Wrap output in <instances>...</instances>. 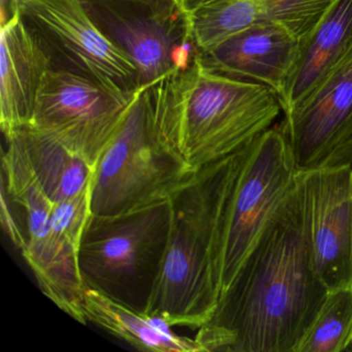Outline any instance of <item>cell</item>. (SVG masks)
<instances>
[{
    "mask_svg": "<svg viewBox=\"0 0 352 352\" xmlns=\"http://www.w3.org/2000/svg\"><path fill=\"white\" fill-rule=\"evenodd\" d=\"M42 46L51 69L86 78L131 100L142 89L131 59L94 23L80 0H12Z\"/></svg>",
    "mask_w": 352,
    "mask_h": 352,
    "instance_id": "obj_6",
    "label": "cell"
},
{
    "mask_svg": "<svg viewBox=\"0 0 352 352\" xmlns=\"http://www.w3.org/2000/svg\"><path fill=\"white\" fill-rule=\"evenodd\" d=\"M280 126L298 173L352 166V52Z\"/></svg>",
    "mask_w": 352,
    "mask_h": 352,
    "instance_id": "obj_11",
    "label": "cell"
},
{
    "mask_svg": "<svg viewBox=\"0 0 352 352\" xmlns=\"http://www.w3.org/2000/svg\"><path fill=\"white\" fill-rule=\"evenodd\" d=\"M104 36L137 67L142 88L188 67L197 51L178 0H80Z\"/></svg>",
    "mask_w": 352,
    "mask_h": 352,
    "instance_id": "obj_8",
    "label": "cell"
},
{
    "mask_svg": "<svg viewBox=\"0 0 352 352\" xmlns=\"http://www.w3.org/2000/svg\"><path fill=\"white\" fill-rule=\"evenodd\" d=\"M337 0H213L188 14L197 51L208 50L228 36L261 23L280 24L302 46Z\"/></svg>",
    "mask_w": 352,
    "mask_h": 352,
    "instance_id": "obj_14",
    "label": "cell"
},
{
    "mask_svg": "<svg viewBox=\"0 0 352 352\" xmlns=\"http://www.w3.org/2000/svg\"><path fill=\"white\" fill-rule=\"evenodd\" d=\"M6 142L1 186L12 203L25 214L26 245L22 255L45 296L78 322L86 324L82 307L86 287L80 275L78 250L53 230V201L41 188L19 144L13 138H6Z\"/></svg>",
    "mask_w": 352,
    "mask_h": 352,
    "instance_id": "obj_9",
    "label": "cell"
},
{
    "mask_svg": "<svg viewBox=\"0 0 352 352\" xmlns=\"http://www.w3.org/2000/svg\"><path fill=\"white\" fill-rule=\"evenodd\" d=\"M352 52V0H337L317 26L292 78L284 114L304 104Z\"/></svg>",
    "mask_w": 352,
    "mask_h": 352,
    "instance_id": "obj_16",
    "label": "cell"
},
{
    "mask_svg": "<svg viewBox=\"0 0 352 352\" xmlns=\"http://www.w3.org/2000/svg\"><path fill=\"white\" fill-rule=\"evenodd\" d=\"M92 214L90 186L75 197L53 203L51 226L59 238L79 251L82 236Z\"/></svg>",
    "mask_w": 352,
    "mask_h": 352,
    "instance_id": "obj_20",
    "label": "cell"
},
{
    "mask_svg": "<svg viewBox=\"0 0 352 352\" xmlns=\"http://www.w3.org/2000/svg\"></svg>",
    "mask_w": 352,
    "mask_h": 352,
    "instance_id": "obj_24",
    "label": "cell"
},
{
    "mask_svg": "<svg viewBox=\"0 0 352 352\" xmlns=\"http://www.w3.org/2000/svg\"><path fill=\"white\" fill-rule=\"evenodd\" d=\"M329 292L315 269L298 173L195 338L203 352H296Z\"/></svg>",
    "mask_w": 352,
    "mask_h": 352,
    "instance_id": "obj_1",
    "label": "cell"
},
{
    "mask_svg": "<svg viewBox=\"0 0 352 352\" xmlns=\"http://www.w3.org/2000/svg\"><path fill=\"white\" fill-rule=\"evenodd\" d=\"M170 199L114 215L92 214L78 251L84 285L147 312L170 234Z\"/></svg>",
    "mask_w": 352,
    "mask_h": 352,
    "instance_id": "obj_4",
    "label": "cell"
},
{
    "mask_svg": "<svg viewBox=\"0 0 352 352\" xmlns=\"http://www.w3.org/2000/svg\"><path fill=\"white\" fill-rule=\"evenodd\" d=\"M352 344V286L331 290L296 352H347Z\"/></svg>",
    "mask_w": 352,
    "mask_h": 352,
    "instance_id": "obj_19",
    "label": "cell"
},
{
    "mask_svg": "<svg viewBox=\"0 0 352 352\" xmlns=\"http://www.w3.org/2000/svg\"><path fill=\"white\" fill-rule=\"evenodd\" d=\"M5 138L16 140L45 195L63 201L91 186L96 166L67 149L60 142L30 126Z\"/></svg>",
    "mask_w": 352,
    "mask_h": 352,
    "instance_id": "obj_18",
    "label": "cell"
},
{
    "mask_svg": "<svg viewBox=\"0 0 352 352\" xmlns=\"http://www.w3.org/2000/svg\"><path fill=\"white\" fill-rule=\"evenodd\" d=\"M347 352H352V344L350 345V347L348 348Z\"/></svg>",
    "mask_w": 352,
    "mask_h": 352,
    "instance_id": "obj_23",
    "label": "cell"
},
{
    "mask_svg": "<svg viewBox=\"0 0 352 352\" xmlns=\"http://www.w3.org/2000/svg\"><path fill=\"white\" fill-rule=\"evenodd\" d=\"M243 149L199 168L170 197L168 246L146 312L170 327L199 329L217 308L222 236Z\"/></svg>",
    "mask_w": 352,
    "mask_h": 352,
    "instance_id": "obj_3",
    "label": "cell"
},
{
    "mask_svg": "<svg viewBox=\"0 0 352 352\" xmlns=\"http://www.w3.org/2000/svg\"><path fill=\"white\" fill-rule=\"evenodd\" d=\"M1 23L0 126L8 137L32 123L48 57L17 12Z\"/></svg>",
    "mask_w": 352,
    "mask_h": 352,
    "instance_id": "obj_15",
    "label": "cell"
},
{
    "mask_svg": "<svg viewBox=\"0 0 352 352\" xmlns=\"http://www.w3.org/2000/svg\"><path fill=\"white\" fill-rule=\"evenodd\" d=\"M281 112L271 88L207 71L197 55L151 87L154 138L191 172L240 151Z\"/></svg>",
    "mask_w": 352,
    "mask_h": 352,
    "instance_id": "obj_2",
    "label": "cell"
},
{
    "mask_svg": "<svg viewBox=\"0 0 352 352\" xmlns=\"http://www.w3.org/2000/svg\"><path fill=\"white\" fill-rule=\"evenodd\" d=\"M300 176L317 274L329 292L352 286V166Z\"/></svg>",
    "mask_w": 352,
    "mask_h": 352,
    "instance_id": "obj_12",
    "label": "cell"
},
{
    "mask_svg": "<svg viewBox=\"0 0 352 352\" xmlns=\"http://www.w3.org/2000/svg\"><path fill=\"white\" fill-rule=\"evenodd\" d=\"M178 1L183 11L186 14H189L195 11V10L211 3L213 0H178Z\"/></svg>",
    "mask_w": 352,
    "mask_h": 352,
    "instance_id": "obj_22",
    "label": "cell"
},
{
    "mask_svg": "<svg viewBox=\"0 0 352 352\" xmlns=\"http://www.w3.org/2000/svg\"><path fill=\"white\" fill-rule=\"evenodd\" d=\"M10 199L7 191L1 186V223L3 230L7 232L8 236L11 239L13 244L19 249L23 250L26 245V230H23L18 220L14 215L13 210L10 206Z\"/></svg>",
    "mask_w": 352,
    "mask_h": 352,
    "instance_id": "obj_21",
    "label": "cell"
},
{
    "mask_svg": "<svg viewBox=\"0 0 352 352\" xmlns=\"http://www.w3.org/2000/svg\"><path fill=\"white\" fill-rule=\"evenodd\" d=\"M86 321L144 351L203 352L197 338L177 335L168 321L156 315L127 308L96 290L86 288L83 298Z\"/></svg>",
    "mask_w": 352,
    "mask_h": 352,
    "instance_id": "obj_17",
    "label": "cell"
},
{
    "mask_svg": "<svg viewBox=\"0 0 352 352\" xmlns=\"http://www.w3.org/2000/svg\"><path fill=\"white\" fill-rule=\"evenodd\" d=\"M298 175L280 125L272 126L243 149L222 236L221 294L296 184Z\"/></svg>",
    "mask_w": 352,
    "mask_h": 352,
    "instance_id": "obj_7",
    "label": "cell"
},
{
    "mask_svg": "<svg viewBox=\"0 0 352 352\" xmlns=\"http://www.w3.org/2000/svg\"><path fill=\"white\" fill-rule=\"evenodd\" d=\"M302 50V42L287 28L261 23L199 51L197 60L212 73L267 86L277 94L282 107Z\"/></svg>",
    "mask_w": 352,
    "mask_h": 352,
    "instance_id": "obj_13",
    "label": "cell"
},
{
    "mask_svg": "<svg viewBox=\"0 0 352 352\" xmlns=\"http://www.w3.org/2000/svg\"><path fill=\"white\" fill-rule=\"evenodd\" d=\"M131 100L86 78L49 69L28 126L51 135L96 166Z\"/></svg>",
    "mask_w": 352,
    "mask_h": 352,
    "instance_id": "obj_10",
    "label": "cell"
},
{
    "mask_svg": "<svg viewBox=\"0 0 352 352\" xmlns=\"http://www.w3.org/2000/svg\"><path fill=\"white\" fill-rule=\"evenodd\" d=\"M195 173L156 142L151 87L142 88L96 164L92 212L114 215L170 199Z\"/></svg>",
    "mask_w": 352,
    "mask_h": 352,
    "instance_id": "obj_5",
    "label": "cell"
}]
</instances>
